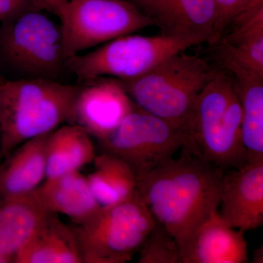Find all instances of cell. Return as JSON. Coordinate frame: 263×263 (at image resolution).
Listing matches in <instances>:
<instances>
[{"mask_svg": "<svg viewBox=\"0 0 263 263\" xmlns=\"http://www.w3.org/2000/svg\"><path fill=\"white\" fill-rule=\"evenodd\" d=\"M137 179V190L157 222L174 237L181 262L199 229L219 207L223 172L181 149Z\"/></svg>", "mask_w": 263, "mask_h": 263, "instance_id": "6da1fadb", "label": "cell"}, {"mask_svg": "<svg viewBox=\"0 0 263 263\" xmlns=\"http://www.w3.org/2000/svg\"><path fill=\"white\" fill-rule=\"evenodd\" d=\"M242 109L233 78L216 69L204 86L183 127L181 149L213 164L223 173L248 162L242 139Z\"/></svg>", "mask_w": 263, "mask_h": 263, "instance_id": "7a4b0ae2", "label": "cell"}, {"mask_svg": "<svg viewBox=\"0 0 263 263\" xmlns=\"http://www.w3.org/2000/svg\"><path fill=\"white\" fill-rule=\"evenodd\" d=\"M80 87L44 79L0 83L2 160L24 142L68 123Z\"/></svg>", "mask_w": 263, "mask_h": 263, "instance_id": "3957f363", "label": "cell"}, {"mask_svg": "<svg viewBox=\"0 0 263 263\" xmlns=\"http://www.w3.org/2000/svg\"><path fill=\"white\" fill-rule=\"evenodd\" d=\"M216 70L201 57L181 51L139 77L116 80L138 108L183 129Z\"/></svg>", "mask_w": 263, "mask_h": 263, "instance_id": "277c9868", "label": "cell"}, {"mask_svg": "<svg viewBox=\"0 0 263 263\" xmlns=\"http://www.w3.org/2000/svg\"><path fill=\"white\" fill-rule=\"evenodd\" d=\"M61 26L31 10L0 29V74L4 80L60 81L67 70Z\"/></svg>", "mask_w": 263, "mask_h": 263, "instance_id": "5b68a950", "label": "cell"}, {"mask_svg": "<svg viewBox=\"0 0 263 263\" xmlns=\"http://www.w3.org/2000/svg\"><path fill=\"white\" fill-rule=\"evenodd\" d=\"M152 213L138 193L114 206L101 209L91 219L72 226L84 263H125L156 226Z\"/></svg>", "mask_w": 263, "mask_h": 263, "instance_id": "8992f818", "label": "cell"}, {"mask_svg": "<svg viewBox=\"0 0 263 263\" xmlns=\"http://www.w3.org/2000/svg\"><path fill=\"white\" fill-rule=\"evenodd\" d=\"M193 46L183 40L160 34H126L100 45L88 53L67 59L66 68L82 81L100 78L131 80L160 62Z\"/></svg>", "mask_w": 263, "mask_h": 263, "instance_id": "52a82bcc", "label": "cell"}, {"mask_svg": "<svg viewBox=\"0 0 263 263\" xmlns=\"http://www.w3.org/2000/svg\"><path fill=\"white\" fill-rule=\"evenodd\" d=\"M60 19L65 60L154 26L135 3L127 0H69Z\"/></svg>", "mask_w": 263, "mask_h": 263, "instance_id": "ba28073f", "label": "cell"}, {"mask_svg": "<svg viewBox=\"0 0 263 263\" xmlns=\"http://www.w3.org/2000/svg\"><path fill=\"white\" fill-rule=\"evenodd\" d=\"M183 141L182 128L136 105L108 137L98 142L102 152L126 162L138 179L174 157Z\"/></svg>", "mask_w": 263, "mask_h": 263, "instance_id": "9c48e42d", "label": "cell"}, {"mask_svg": "<svg viewBox=\"0 0 263 263\" xmlns=\"http://www.w3.org/2000/svg\"><path fill=\"white\" fill-rule=\"evenodd\" d=\"M81 86L67 124L82 127L101 141L120 124L136 106L116 79L100 78Z\"/></svg>", "mask_w": 263, "mask_h": 263, "instance_id": "30bf717a", "label": "cell"}, {"mask_svg": "<svg viewBox=\"0 0 263 263\" xmlns=\"http://www.w3.org/2000/svg\"><path fill=\"white\" fill-rule=\"evenodd\" d=\"M133 3L164 35L188 41L193 46L212 41L216 19L215 0H137Z\"/></svg>", "mask_w": 263, "mask_h": 263, "instance_id": "8fae6325", "label": "cell"}, {"mask_svg": "<svg viewBox=\"0 0 263 263\" xmlns=\"http://www.w3.org/2000/svg\"><path fill=\"white\" fill-rule=\"evenodd\" d=\"M219 212L232 228L249 231L263 223V161L223 173Z\"/></svg>", "mask_w": 263, "mask_h": 263, "instance_id": "7c38bea8", "label": "cell"}, {"mask_svg": "<svg viewBox=\"0 0 263 263\" xmlns=\"http://www.w3.org/2000/svg\"><path fill=\"white\" fill-rule=\"evenodd\" d=\"M221 68L233 78L242 109V139L248 162L263 161V75L240 65L219 48Z\"/></svg>", "mask_w": 263, "mask_h": 263, "instance_id": "4fadbf2b", "label": "cell"}, {"mask_svg": "<svg viewBox=\"0 0 263 263\" xmlns=\"http://www.w3.org/2000/svg\"><path fill=\"white\" fill-rule=\"evenodd\" d=\"M49 134L24 142L3 158L0 164V201L30 195L44 181Z\"/></svg>", "mask_w": 263, "mask_h": 263, "instance_id": "5bb4252c", "label": "cell"}, {"mask_svg": "<svg viewBox=\"0 0 263 263\" xmlns=\"http://www.w3.org/2000/svg\"><path fill=\"white\" fill-rule=\"evenodd\" d=\"M33 195L48 212L68 216L74 224L86 222L101 210L79 171L45 179Z\"/></svg>", "mask_w": 263, "mask_h": 263, "instance_id": "9a60e30c", "label": "cell"}, {"mask_svg": "<svg viewBox=\"0 0 263 263\" xmlns=\"http://www.w3.org/2000/svg\"><path fill=\"white\" fill-rule=\"evenodd\" d=\"M245 232L230 227L216 212L199 229L181 263H246Z\"/></svg>", "mask_w": 263, "mask_h": 263, "instance_id": "2e32d148", "label": "cell"}, {"mask_svg": "<svg viewBox=\"0 0 263 263\" xmlns=\"http://www.w3.org/2000/svg\"><path fill=\"white\" fill-rule=\"evenodd\" d=\"M14 263H83L80 246L72 226L48 212Z\"/></svg>", "mask_w": 263, "mask_h": 263, "instance_id": "e0dca14e", "label": "cell"}, {"mask_svg": "<svg viewBox=\"0 0 263 263\" xmlns=\"http://www.w3.org/2000/svg\"><path fill=\"white\" fill-rule=\"evenodd\" d=\"M217 45L240 65L263 75V0H249Z\"/></svg>", "mask_w": 263, "mask_h": 263, "instance_id": "ac0fdd59", "label": "cell"}, {"mask_svg": "<svg viewBox=\"0 0 263 263\" xmlns=\"http://www.w3.org/2000/svg\"><path fill=\"white\" fill-rule=\"evenodd\" d=\"M48 213L33 193L0 201V255L14 262Z\"/></svg>", "mask_w": 263, "mask_h": 263, "instance_id": "d6986e66", "label": "cell"}, {"mask_svg": "<svg viewBox=\"0 0 263 263\" xmlns=\"http://www.w3.org/2000/svg\"><path fill=\"white\" fill-rule=\"evenodd\" d=\"M95 155L91 138L82 127L70 124L58 127L48 136L45 179L79 171L91 163Z\"/></svg>", "mask_w": 263, "mask_h": 263, "instance_id": "ffe728a7", "label": "cell"}, {"mask_svg": "<svg viewBox=\"0 0 263 263\" xmlns=\"http://www.w3.org/2000/svg\"><path fill=\"white\" fill-rule=\"evenodd\" d=\"M95 171L86 176L90 190L101 209L129 200L137 190V177L124 161L107 153L95 155Z\"/></svg>", "mask_w": 263, "mask_h": 263, "instance_id": "44dd1931", "label": "cell"}, {"mask_svg": "<svg viewBox=\"0 0 263 263\" xmlns=\"http://www.w3.org/2000/svg\"><path fill=\"white\" fill-rule=\"evenodd\" d=\"M138 252V263H181L176 239L158 222Z\"/></svg>", "mask_w": 263, "mask_h": 263, "instance_id": "7402d4cb", "label": "cell"}, {"mask_svg": "<svg viewBox=\"0 0 263 263\" xmlns=\"http://www.w3.org/2000/svg\"><path fill=\"white\" fill-rule=\"evenodd\" d=\"M216 19L211 45H217L230 22L249 0H215Z\"/></svg>", "mask_w": 263, "mask_h": 263, "instance_id": "603a6c76", "label": "cell"}, {"mask_svg": "<svg viewBox=\"0 0 263 263\" xmlns=\"http://www.w3.org/2000/svg\"><path fill=\"white\" fill-rule=\"evenodd\" d=\"M31 10H37L32 0H0L2 26L9 25Z\"/></svg>", "mask_w": 263, "mask_h": 263, "instance_id": "cb8c5ba5", "label": "cell"}, {"mask_svg": "<svg viewBox=\"0 0 263 263\" xmlns=\"http://www.w3.org/2000/svg\"><path fill=\"white\" fill-rule=\"evenodd\" d=\"M35 9L46 10L60 18L69 0H32Z\"/></svg>", "mask_w": 263, "mask_h": 263, "instance_id": "d4e9b609", "label": "cell"}, {"mask_svg": "<svg viewBox=\"0 0 263 263\" xmlns=\"http://www.w3.org/2000/svg\"><path fill=\"white\" fill-rule=\"evenodd\" d=\"M252 262L254 263L263 262V249L262 246L259 248L254 249L253 252V259Z\"/></svg>", "mask_w": 263, "mask_h": 263, "instance_id": "484cf974", "label": "cell"}, {"mask_svg": "<svg viewBox=\"0 0 263 263\" xmlns=\"http://www.w3.org/2000/svg\"><path fill=\"white\" fill-rule=\"evenodd\" d=\"M11 260L9 259L6 258V257H3L0 255V263H11Z\"/></svg>", "mask_w": 263, "mask_h": 263, "instance_id": "4316f807", "label": "cell"}, {"mask_svg": "<svg viewBox=\"0 0 263 263\" xmlns=\"http://www.w3.org/2000/svg\"><path fill=\"white\" fill-rule=\"evenodd\" d=\"M4 79H3V76H1V74H0V83L3 82L4 81Z\"/></svg>", "mask_w": 263, "mask_h": 263, "instance_id": "83f0119b", "label": "cell"}, {"mask_svg": "<svg viewBox=\"0 0 263 263\" xmlns=\"http://www.w3.org/2000/svg\"><path fill=\"white\" fill-rule=\"evenodd\" d=\"M0 160H2V158H1V143H0Z\"/></svg>", "mask_w": 263, "mask_h": 263, "instance_id": "f1b7e54d", "label": "cell"}, {"mask_svg": "<svg viewBox=\"0 0 263 263\" xmlns=\"http://www.w3.org/2000/svg\"><path fill=\"white\" fill-rule=\"evenodd\" d=\"M137 1V0H132V2Z\"/></svg>", "mask_w": 263, "mask_h": 263, "instance_id": "f546056e", "label": "cell"}]
</instances>
